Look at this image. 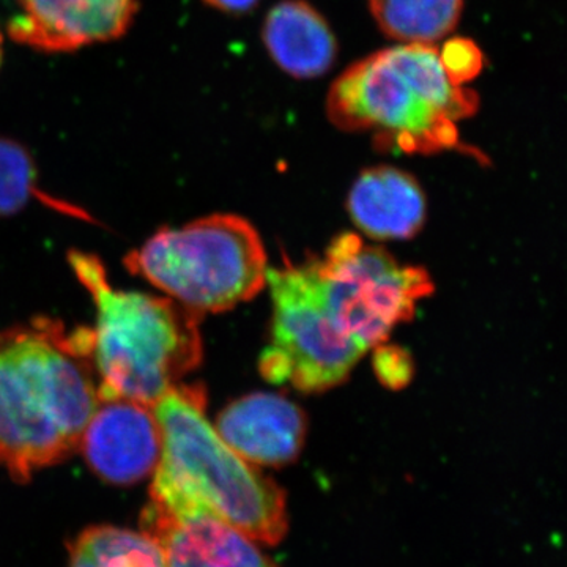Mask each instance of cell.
Returning a JSON list of instances; mask_svg holds the SVG:
<instances>
[{
    "mask_svg": "<svg viewBox=\"0 0 567 567\" xmlns=\"http://www.w3.org/2000/svg\"><path fill=\"white\" fill-rule=\"evenodd\" d=\"M99 402L87 327L37 317L0 331V468L14 481L70 457Z\"/></svg>",
    "mask_w": 567,
    "mask_h": 567,
    "instance_id": "1",
    "label": "cell"
},
{
    "mask_svg": "<svg viewBox=\"0 0 567 567\" xmlns=\"http://www.w3.org/2000/svg\"><path fill=\"white\" fill-rule=\"evenodd\" d=\"M153 412L163 446L153 472L152 505L174 516L218 518L256 543H279L287 533L286 495L224 442L208 421L204 388L178 383Z\"/></svg>",
    "mask_w": 567,
    "mask_h": 567,
    "instance_id": "2",
    "label": "cell"
},
{
    "mask_svg": "<svg viewBox=\"0 0 567 567\" xmlns=\"http://www.w3.org/2000/svg\"><path fill=\"white\" fill-rule=\"evenodd\" d=\"M477 93L447 80L434 44L405 43L354 62L331 85L328 118L350 133H374L377 147L451 151L457 122L476 114Z\"/></svg>",
    "mask_w": 567,
    "mask_h": 567,
    "instance_id": "3",
    "label": "cell"
},
{
    "mask_svg": "<svg viewBox=\"0 0 567 567\" xmlns=\"http://www.w3.org/2000/svg\"><path fill=\"white\" fill-rule=\"evenodd\" d=\"M69 264L96 309L89 346L100 401L155 405L203 361L200 316L173 298L115 289L93 254L70 252Z\"/></svg>",
    "mask_w": 567,
    "mask_h": 567,
    "instance_id": "4",
    "label": "cell"
},
{
    "mask_svg": "<svg viewBox=\"0 0 567 567\" xmlns=\"http://www.w3.org/2000/svg\"><path fill=\"white\" fill-rule=\"evenodd\" d=\"M125 267L199 316L251 300L268 274L259 234L237 215L162 229L125 257Z\"/></svg>",
    "mask_w": 567,
    "mask_h": 567,
    "instance_id": "5",
    "label": "cell"
},
{
    "mask_svg": "<svg viewBox=\"0 0 567 567\" xmlns=\"http://www.w3.org/2000/svg\"><path fill=\"white\" fill-rule=\"evenodd\" d=\"M274 301L271 342L260 357V372L275 385L305 393L344 382L365 353L339 331L323 303L316 260L268 270Z\"/></svg>",
    "mask_w": 567,
    "mask_h": 567,
    "instance_id": "6",
    "label": "cell"
},
{
    "mask_svg": "<svg viewBox=\"0 0 567 567\" xmlns=\"http://www.w3.org/2000/svg\"><path fill=\"white\" fill-rule=\"evenodd\" d=\"M315 260L328 315L364 352L412 319L434 289L424 268L399 264L353 234L334 238L323 259Z\"/></svg>",
    "mask_w": 567,
    "mask_h": 567,
    "instance_id": "7",
    "label": "cell"
},
{
    "mask_svg": "<svg viewBox=\"0 0 567 567\" xmlns=\"http://www.w3.org/2000/svg\"><path fill=\"white\" fill-rule=\"evenodd\" d=\"M10 39L48 54L110 43L128 33L140 0H17Z\"/></svg>",
    "mask_w": 567,
    "mask_h": 567,
    "instance_id": "8",
    "label": "cell"
},
{
    "mask_svg": "<svg viewBox=\"0 0 567 567\" xmlns=\"http://www.w3.org/2000/svg\"><path fill=\"white\" fill-rule=\"evenodd\" d=\"M162 446V429L153 406L107 399L96 405L78 450L96 475L128 486L153 475Z\"/></svg>",
    "mask_w": 567,
    "mask_h": 567,
    "instance_id": "9",
    "label": "cell"
},
{
    "mask_svg": "<svg viewBox=\"0 0 567 567\" xmlns=\"http://www.w3.org/2000/svg\"><path fill=\"white\" fill-rule=\"evenodd\" d=\"M142 527L162 546L166 567H276L256 540L205 514L174 516L148 503Z\"/></svg>",
    "mask_w": 567,
    "mask_h": 567,
    "instance_id": "10",
    "label": "cell"
},
{
    "mask_svg": "<svg viewBox=\"0 0 567 567\" xmlns=\"http://www.w3.org/2000/svg\"><path fill=\"white\" fill-rule=\"evenodd\" d=\"M216 431L235 453L256 466H282L300 456L306 416L278 394L254 393L219 413Z\"/></svg>",
    "mask_w": 567,
    "mask_h": 567,
    "instance_id": "11",
    "label": "cell"
},
{
    "mask_svg": "<svg viewBox=\"0 0 567 567\" xmlns=\"http://www.w3.org/2000/svg\"><path fill=\"white\" fill-rule=\"evenodd\" d=\"M347 208L354 226L375 240H409L427 216V199L412 174L375 166L358 175Z\"/></svg>",
    "mask_w": 567,
    "mask_h": 567,
    "instance_id": "12",
    "label": "cell"
},
{
    "mask_svg": "<svg viewBox=\"0 0 567 567\" xmlns=\"http://www.w3.org/2000/svg\"><path fill=\"white\" fill-rule=\"evenodd\" d=\"M262 39L276 65L298 80L323 76L338 58L333 29L306 0H282L268 11Z\"/></svg>",
    "mask_w": 567,
    "mask_h": 567,
    "instance_id": "13",
    "label": "cell"
},
{
    "mask_svg": "<svg viewBox=\"0 0 567 567\" xmlns=\"http://www.w3.org/2000/svg\"><path fill=\"white\" fill-rule=\"evenodd\" d=\"M369 10L390 39L434 44L457 28L464 0H369Z\"/></svg>",
    "mask_w": 567,
    "mask_h": 567,
    "instance_id": "14",
    "label": "cell"
},
{
    "mask_svg": "<svg viewBox=\"0 0 567 567\" xmlns=\"http://www.w3.org/2000/svg\"><path fill=\"white\" fill-rule=\"evenodd\" d=\"M69 567H166V558L147 533L100 525L76 537Z\"/></svg>",
    "mask_w": 567,
    "mask_h": 567,
    "instance_id": "15",
    "label": "cell"
},
{
    "mask_svg": "<svg viewBox=\"0 0 567 567\" xmlns=\"http://www.w3.org/2000/svg\"><path fill=\"white\" fill-rule=\"evenodd\" d=\"M37 194V169L20 142L0 137V216L14 215Z\"/></svg>",
    "mask_w": 567,
    "mask_h": 567,
    "instance_id": "16",
    "label": "cell"
},
{
    "mask_svg": "<svg viewBox=\"0 0 567 567\" xmlns=\"http://www.w3.org/2000/svg\"><path fill=\"white\" fill-rule=\"evenodd\" d=\"M439 58L447 80L456 85L475 80L484 69L483 51L475 41L462 37L445 41Z\"/></svg>",
    "mask_w": 567,
    "mask_h": 567,
    "instance_id": "17",
    "label": "cell"
},
{
    "mask_svg": "<svg viewBox=\"0 0 567 567\" xmlns=\"http://www.w3.org/2000/svg\"><path fill=\"white\" fill-rule=\"evenodd\" d=\"M377 372L388 386H402L412 375V364L401 350H382L375 358Z\"/></svg>",
    "mask_w": 567,
    "mask_h": 567,
    "instance_id": "18",
    "label": "cell"
},
{
    "mask_svg": "<svg viewBox=\"0 0 567 567\" xmlns=\"http://www.w3.org/2000/svg\"><path fill=\"white\" fill-rule=\"evenodd\" d=\"M212 9L221 11L226 14H240L249 13L259 6L260 0H204Z\"/></svg>",
    "mask_w": 567,
    "mask_h": 567,
    "instance_id": "19",
    "label": "cell"
},
{
    "mask_svg": "<svg viewBox=\"0 0 567 567\" xmlns=\"http://www.w3.org/2000/svg\"><path fill=\"white\" fill-rule=\"evenodd\" d=\"M3 62V33L0 31V66H2Z\"/></svg>",
    "mask_w": 567,
    "mask_h": 567,
    "instance_id": "20",
    "label": "cell"
}]
</instances>
